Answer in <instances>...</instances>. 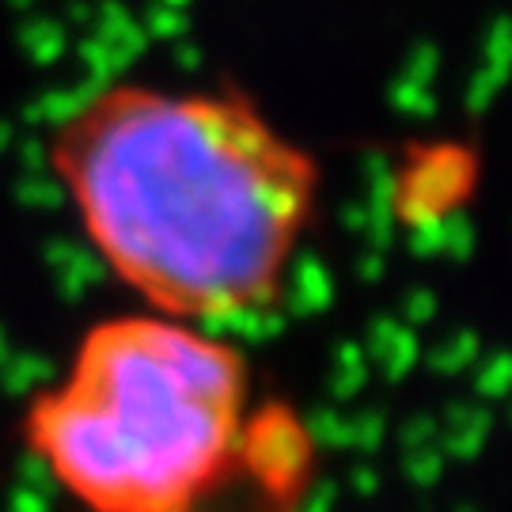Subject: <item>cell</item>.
Segmentation results:
<instances>
[{
	"instance_id": "6da1fadb",
	"label": "cell",
	"mask_w": 512,
	"mask_h": 512,
	"mask_svg": "<svg viewBox=\"0 0 512 512\" xmlns=\"http://www.w3.org/2000/svg\"><path fill=\"white\" fill-rule=\"evenodd\" d=\"M50 167L95 255L145 311L202 327L281 296L323 179L247 95L129 80L57 122Z\"/></svg>"
},
{
	"instance_id": "7a4b0ae2",
	"label": "cell",
	"mask_w": 512,
	"mask_h": 512,
	"mask_svg": "<svg viewBox=\"0 0 512 512\" xmlns=\"http://www.w3.org/2000/svg\"><path fill=\"white\" fill-rule=\"evenodd\" d=\"M243 349L156 311L84 330L23 410V444L80 512H209L266 444Z\"/></svg>"
}]
</instances>
